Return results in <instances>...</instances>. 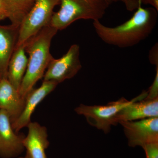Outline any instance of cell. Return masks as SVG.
<instances>
[{"label": "cell", "mask_w": 158, "mask_h": 158, "mask_svg": "<svg viewBox=\"0 0 158 158\" xmlns=\"http://www.w3.org/2000/svg\"><path fill=\"white\" fill-rule=\"evenodd\" d=\"M140 3L131 18L120 25L109 27L99 20L94 21L98 36L106 43L119 48L133 46L146 39L154 29L158 11L152 7L144 8Z\"/></svg>", "instance_id": "cell-1"}, {"label": "cell", "mask_w": 158, "mask_h": 158, "mask_svg": "<svg viewBox=\"0 0 158 158\" xmlns=\"http://www.w3.org/2000/svg\"><path fill=\"white\" fill-rule=\"evenodd\" d=\"M58 31L51 26H47L26 43V52L29 55L27 67L19 91L23 98L25 99L35 84L44 77L53 58L50 52L51 44Z\"/></svg>", "instance_id": "cell-2"}, {"label": "cell", "mask_w": 158, "mask_h": 158, "mask_svg": "<svg viewBox=\"0 0 158 158\" xmlns=\"http://www.w3.org/2000/svg\"><path fill=\"white\" fill-rule=\"evenodd\" d=\"M111 3L110 0H60V9L53 14L49 25L58 31L78 20H99Z\"/></svg>", "instance_id": "cell-3"}, {"label": "cell", "mask_w": 158, "mask_h": 158, "mask_svg": "<svg viewBox=\"0 0 158 158\" xmlns=\"http://www.w3.org/2000/svg\"><path fill=\"white\" fill-rule=\"evenodd\" d=\"M59 4L60 0H35L19 26L15 48L26 44L43 28L49 25L54 9Z\"/></svg>", "instance_id": "cell-4"}, {"label": "cell", "mask_w": 158, "mask_h": 158, "mask_svg": "<svg viewBox=\"0 0 158 158\" xmlns=\"http://www.w3.org/2000/svg\"><path fill=\"white\" fill-rule=\"evenodd\" d=\"M136 98L130 101L121 98L105 106L81 104L76 108L75 111L79 115L85 116L90 125L107 134L110 131L112 126L116 124V118L118 113L134 101Z\"/></svg>", "instance_id": "cell-5"}, {"label": "cell", "mask_w": 158, "mask_h": 158, "mask_svg": "<svg viewBox=\"0 0 158 158\" xmlns=\"http://www.w3.org/2000/svg\"><path fill=\"white\" fill-rule=\"evenodd\" d=\"M80 50L78 44H73L61 58H53L44 75L43 81H53L59 84L75 76L82 68Z\"/></svg>", "instance_id": "cell-6"}, {"label": "cell", "mask_w": 158, "mask_h": 158, "mask_svg": "<svg viewBox=\"0 0 158 158\" xmlns=\"http://www.w3.org/2000/svg\"><path fill=\"white\" fill-rule=\"evenodd\" d=\"M129 146H140L158 142V117L138 121H120Z\"/></svg>", "instance_id": "cell-7"}, {"label": "cell", "mask_w": 158, "mask_h": 158, "mask_svg": "<svg viewBox=\"0 0 158 158\" xmlns=\"http://www.w3.org/2000/svg\"><path fill=\"white\" fill-rule=\"evenodd\" d=\"M24 138L12 128L9 114L0 110V157L13 158L19 156L25 149Z\"/></svg>", "instance_id": "cell-8"}, {"label": "cell", "mask_w": 158, "mask_h": 158, "mask_svg": "<svg viewBox=\"0 0 158 158\" xmlns=\"http://www.w3.org/2000/svg\"><path fill=\"white\" fill-rule=\"evenodd\" d=\"M53 81H43L41 86L33 88L25 98V104L22 113L15 121L11 123L15 131L18 133L20 130L27 127L31 121V117L37 105L44 99L59 85Z\"/></svg>", "instance_id": "cell-9"}, {"label": "cell", "mask_w": 158, "mask_h": 158, "mask_svg": "<svg viewBox=\"0 0 158 158\" xmlns=\"http://www.w3.org/2000/svg\"><path fill=\"white\" fill-rule=\"evenodd\" d=\"M147 94V91L143 92L134 101L123 109L116 116V124L120 121H135L158 117V98L153 99H144L138 102L141 98H145Z\"/></svg>", "instance_id": "cell-10"}, {"label": "cell", "mask_w": 158, "mask_h": 158, "mask_svg": "<svg viewBox=\"0 0 158 158\" xmlns=\"http://www.w3.org/2000/svg\"><path fill=\"white\" fill-rule=\"evenodd\" d=\"M27 127V135L23 140V144L30 158H47L45 151L49 145L47 129L36 122H31Z\"/></svg>", "instance_id": "cell-11"}, {"label": "cell", "mask_w": 158, "mask_h": 158, "mask_svg": "<svg viewBox=\"0 0 158 158\" xmlns=\"http://www.w3.org/2000/svg\"><path fill=\"white\" fill-rule=\"evenodd\" d=\"M25 99L10 84L7 78L0 79V110L9 114L11 123L22 113Z\"/></svg>", "instance_id": "cell-12"}, {"label": "cell", "mask_w": 158, "mask_h": 158, "mask_svg": "<svg viewBox=\"0 0 158 158\" xmlns=\"http://www.w3.org/2000/svg\"><path fill=\"white\" fill-rule=\"evenodd\" d=\"M19 26L0 25V79L7 78L9 61L15 50Z\"/></svg>", "instance_id": "cell-13"}, {"label": "cell", "mask_w": 158, "mask_h": 158, "mask_svg": "<svg viewBox=\"0 0 158 158\" xmlns=\"http://www.w3.org/2000/svg\"><path fill=\"white\" fill-rule=\"evenodd\" d=\"M26 44L15 49L8 66L7 78L14 88L19 91L28 65Z\"/></svg>", "instance_id": "cell-14"}, {"label": "cell", "mask_w": 158, "mask_h": 158, "mask_svg": "<svg viewBox=\"0 0 158 158\" xmlns=\"http://www.w3.org/2000/svg\"><path fill=\"white\" fill-rule=\"evenodd\" d=\"M35 0H3L11 11L12 24L19 26L34 6Z\"/></svg>", "instance_id": "cell-15"}, {"label": "cell", "mask_w": 158, "mask_h": 158, "mask_svg": "<svg viewBox=\"0 0 158 158\" xmlns=\"http://www.w3.org/2000/svg\"><path fill=\"white\" fill-rule=\"evenodd\" d=\"M146 158H158V142L145 144L142 147Z\"/></svg>", "instance_id": "cell-16"}, {"label": "cell", "mask_w": 158, "mask_h": 158, "mask_svg": "<svg viewBox=\"0 0 158 158\" xmlns=\"http://www.w3.org/2000/svg\"><path fill=\"white\" fill-rule=\"evenodd\" d=\"M155 78L153 82L152 85L148 91L146 99H153L158 98V66H156Z\"/></svg>", "instance_id": "cell-17"}, {"label": "cell", "mask_w": 158, "mask_h": 158, "mask_svg": "<svg viewBox=\"0 0 158 158\" xmlns=\"http://www.w3.org/2000/svg\"><path fill=\"white\" fill-rule=\"evenodd\" d=\"M9 19L11 22L12 17L11 11L3 0H0V21Z\"/></svg>", "instance_id": "cell-18"}, {"label": "cell", "mask_w": 158, "mask_h": 158, "mask_svg": "<svg viewBox=\"0 0 158 158\" xmlns=\"http://www.w3.org/2000/svg\"><path fill=\"white\" fill-rule=\"evenodd\" d=\"M111 2H120L124 4L127 9L129 11H133L138 8L140 3V0H111Z\"/></svg>", "instance_id": "cell-19"}, {"label": "cell", "mask_w": 158, "mask_h": 158, "mask_svg": "<svg viewBox=\"0 0 158 158\" xmlns=\"http://www.w3.org/2000/svg\"><path fill=\"white\" fill-rule=\"evenodd\" d=\"M150 62L152 64L158 66V45L156 44L150 51L149 55Z\"/></svg>", "instance_id": "cell-20"}, {"label": "cell", "mask_w": 158, "mask_h": 158, "mask_svg": "<svg viewBox=\"0 0 158 158\" xmlns=\"http://www.w3.org/2000/svg\"><path fill=\"white\" fill-rule=\"evenodd\" d=\"M141 3L144 5H149L158 11V0H140Z\"/></svg>", "instance_id": "cell-21"}, {"label": "cell", "mask_w": 158, "mask_h": 158, "mask_svg": "<svg viewBox=\"0 0 158 158\" xmlns=\"http://www.w3.org/2000/svg\"><path fill=\"white\" fill-rule=\"evenodd\" d=\"M25 158H30V157H29V156H28L27 155V154H26V155L25 156Z\"/></svg>", "instance_id": "cell-22"}, {"label": "cell", "mask_w": 158, "mask_h": 158, "mask_svg": "<svg viewBox=\"0 0 158 158\" xmlns=\"http://www.w3.org/2000/svg\"><path fill=\"white\" fill-rule=\"evenodd\" d=\"M18 158H25L24 157H19Z\"/></svg>", "instance_id": "cell-23"}, {"label": "cell", "mask_w": 158, "mask_h": 158, "mask_svg": "<svg viewBox=\"0 0 158 158\" xmlns=\"http://www.w3.org/2000/svg\"><path fill=\"white\" fill-rule=\"evenodd\" d=\"M110 2H111V0H110Z\"/></svg>", "instance_id": "cell-24"}]
</instances>
